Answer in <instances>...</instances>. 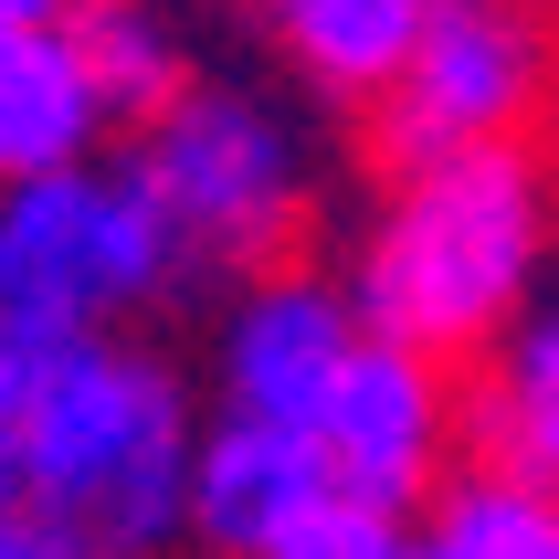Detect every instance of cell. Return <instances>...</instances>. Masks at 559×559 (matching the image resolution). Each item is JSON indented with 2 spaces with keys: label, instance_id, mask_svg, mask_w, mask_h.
Here are the masks:
<instances>
[{
  "label": "cell",
  "instance_id": "obj_3",
  "mask_svg": "<svg viewBox=\"0 0 559 559\" xmlns=\"http://www.w3.org/2000/svg\"><path fill=\"white\" fill-rule=\"evenodd\" d=\"M180 243L158 233L148 190L85 158L43 180H0V328L22 338H117V317L180 285Z\"/></svg>",
  "mask_w": 559,
  "mask_h": 559
},
{
  "label": "cell",
  "instance_id": "obj_9",
  "mask_svg": "<svg viewBox=\"0 0 559 559\" xmlns=\"http://www.w3.org/2000/svg\"><path fill=\"white\" fill-rule=\"evenodd\" d=\"M454 443H475V475L549 486L559 465V317L528 307L486 348V380L454 391Z\"/></svg>",
  "mask_w": 559,
  "mask_h": 559
},
{
  "label": "cell",
  "instance_id": "obj_1",
  "mask_svg": "<svg viewBox=\"0 0 559 559\" xmlns=\"http://www.w3.org/2000/svg\"><path fill=\"white\" fill-rule=\"evenodd\" d=\"M201 402L138 338H53L11 443V518L63 559H169Z\"/></svg>",
  "mask_w": 559,
  "mask_h": 559
},
{
  "label": "cell",
  "instance_id": "obj_7",
  "mask_svg": "<svg viewBox=\"0 0 559 559\" xmlns=\"http://www.w3.org/2000/svg\"><path fill=\"white\" fill-rule=\"evenodd\" d=\"M359 348V317L328 275L307 264H275L253 275L212 328V391H222V423H264V433H307L328 380L348 370Z\"/></svg>",
  "mask_w": 559,
  "mask_h": 559
},
{
  "label": "cell",
  "instance_id": "obj_6",
  "mask_svg": "<svg viewBox=\"0 0 559 559\" xmlns=\"http://www.w3.org/2000/svg\"><path fill=\"white\" fill-rule=\"evenodd\" d=\"M307 454H317V475H328L338 497L412 518V507L454 475V454H465V443H454V370H443V359H412V348H391V338H359L348 370L328 380L317 423H307Z\"/></svg>",
  "mask_w": 559,
  "mask_h": 559
},
{
  "label": "cell",
  "instance_id": "obj_12",
  "mask_svg": "<svg viewBox=\"0 0 559 559\" xmlns=\"http://www.w3.org/2000/svg\"><path fill=\"white\" fill-rule=\"evenodd\" d=\"M402 559H559V507L549 486H507V475H443L412 507Z\"/></svg>",
  "mask_w": 559,
  "mask_h": 559
},
{
  "label": "cell",
  "instance_id": "obj_14",
  "mask_svg": "<svg viewBox=\"0 0 559 559\" xmlns=\"http://www.w3.org/2000/svg\"><path fill=\"white\" fill-rule=\"evenodd\" d=\"M402 528H412V518L359 507V497H338V486H317V497L296 507V518H285L253 559H402Z\"/></svg>",
  "mask_w": 559,
  "mask_h": 559
},
{
  "label": "cell",
  "instance_id": "obj_2",
  "mask_svg": "<svg viewBox=\"0 0 559 559\" xmlns=\"http://www.w3.org/2000/svg\"><path fill=\"white\" fill-rule=\"evenodd\" d=\"M538 275H549V169L528 148H465L433 169H391L338 296L359 338L454 370L538 307Z\"/></svg>",
  "mask_w": 559,
  "mask_h": 559
},
{
  "label": "cell",
  "instance_id": "obj_8",
  "mask_svg": "<svg viewBox=\"0 0 559 559\" xmlns=\"http://www.w3.org/2000/svg\"><path fill=\"white\" fill-rule=\"evenodd\" d=\"M307 433H264V423H201L190 443V486H180V538H201V559H253L264 538L317 497Z\"/></svg>",
  "mask_w": 559,
  "mask_h": 559
},
{
  "label": "cell",
  "instance_id": "obj_17",
  "mask_svg": "<svg viewBox=\"0 0 559 559\" xmlns=\"http://www.w3.org/2000/svg\"><path fill=\"white\" fill-rule=\"evenodd\" d=\"M43 22H63V0H0V32H43Z\"/></svg>",
  "mask_w": 559,
  "mask_h": 559
},
{
  "label": "cell",
  "instance_id": "obj_15",
  "mask_svg": "<svg viewBox=\"0 0 559 559\" xmlns=\"http://www.w3.org/2000/svg\"><path fill=\"white\" fill-rule=\"evenodd\" d=\"M43 348H53V338L0 328V507H11V443H22V412H32V380H43Z\"/></svg>",
  "mask_w": 559,
  "mask_h": 559
},
{
  "label": "cell",
  "instance_id": "obj_4",
  "mask_svg": "<svg viewBox=\"0 0 559 559\" xmlns=\"http://www.w3.org/2000/svg\"><path fill=\"white\" fill-rule=\"evenodd\" d=\"M127 180L148 190L158 233L180 243V264H264V253L307 222L317 158L307 127L253 85H180L138 127Z\"/></svg>",
  "mask_w": 559,
  "mask_h": 559
},
{
  "label": "cell",
  "instance_id": "obj_5",
  "mask_svg": "<svg viewBox=\"0 0 559 559\" xmlns=\"http://www.w3.org/2000/svg\"><path fill=\"white\" fill-rule=\"evenodd\" d=\"M549 95V32L538 0H433L412 53L391 63L380 106V158L391 169H433L465 148H518V127Z\"/></svg>",
  "mask_w": 559,
  "mask_h": 559
},
{
  "label": "cell",
  "instance_id": "obj_13",
  "mask_svg": "<svg viewBox=\"0 0 559 559\" xmlns=\"http://www.w3.org/2000/svg\"><path fill=\"white\" fill-rule=\"evenodd\" d=\"M63 43L85 53L106 117L148 127L158 106L190 85V74H180V32H169V11H148V0H63Z\"/></svg>",
  "mask_w": 559,
  "mask_h": 559
},
{
  "label": "cell",
  "instance_id": "obj_10",
  "mask_svg": "<svg viewBox=\"0 0 559 559\" xmlns=\"http://www.w3.org/2000/svg\"><path fill=\"white\" fill-rule=\"evenodd\" d=\"M106 95H95L85 53L63 43V22L0 32V180H43V169H85L106 148Z\"/></svg>",
  "mask_w": 559,
  "mask_h": 559
},
{
  "label": "cell",
  "instance_id": "obj_16",
  "mask_svg": "<svg viewBox=\"0 0 559 559\" xmlns=\"http://www.w3.org/2000/svg\"><path fill=\"white\" fill-rule=\"evenodd\" d=\"M0 559H63V549L32 528V518H11V507H0Z\"/></svg>",
  "mask_w": 559,
  "mask_h": 559
},
{
  "label": "cell",
  "instance_id": "obj_11",
  "mask_svg": "<svg viewBox=\"0 0 559 559\" xmlns=\"http://www.w3.org/2000/svg\"><path fill=\"white\" fill-rule=\"evenodd\" d=\"M423 11H433V0H264V22H275V43L296 53V74L328 85V95H380L391 63L412 53Z\"/></svg>",
  "mask_w": 559,
  "mask_h": 559
}]
</instances>
